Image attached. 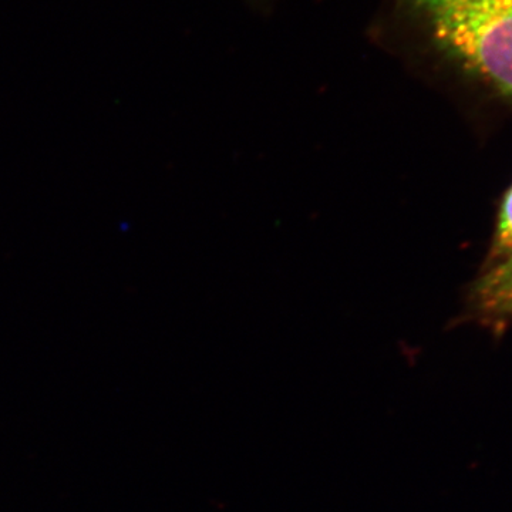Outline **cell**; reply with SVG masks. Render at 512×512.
<instances>
[{
  "instance_id": "1",
  "label": "cell",
  "mask_w": 512,
  "mask_h": 512,
  "mask_svg": "<svg viewBox=\"0 0 512 512\" xmlns=\"http://www.w3.org/2000/svg\"><path fill=\"white\" fill-rule=\"evenodd\" d=\"M390 28L512 106V0H389Z\"/></svg>"
},
{
  "instance_id": "2",
  "label": "cell",
  "mask_w": 512,
  "mask_h": 512,
  "mask_svg": "<svg viewBox=\"0 0 512 512\" xmlns=\"http://www.w3.org/2000/svg\"><path fill=\"white\" fill-rule=\"evenodd\" d=\"M468 311L490 326L507 325L512 320V255L483 268L468 291Z\"/></svg>"
},
{
  "instance_id": "3",
  "label": "cell",
  "mask_w": 512,
  "mask_h": 512,
  "mask_svg": "<svg viewBox=\"0 0 512 512\" xmlns=\"http://www.w3.org/2000/svg\"><path fill=\"white\" fill-rule=\"evenodd\" d=\"M512 255V185L505 192L498 211L490 252L483 268L498 264Z\"/></svg>"
},
{
  "instance_id": "4",
  "label": "cell",
  "mask_w": 512,
  "mask_h": 512,
  "mask_svg": "<svg viewBox=\"0 0 512 512\" xmlns=\"http://www.w3.org/2000/svg\"><path fill=\"white\" fill-rule=\"evenodd\" d=\"M254 2H259V0H254Z\"/></svg>"
}]
</instances>
